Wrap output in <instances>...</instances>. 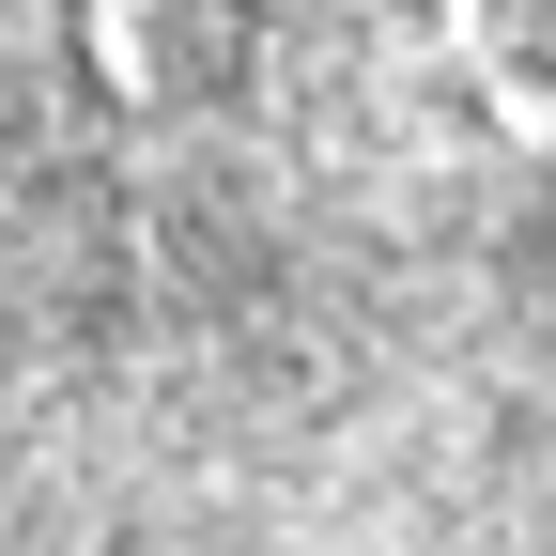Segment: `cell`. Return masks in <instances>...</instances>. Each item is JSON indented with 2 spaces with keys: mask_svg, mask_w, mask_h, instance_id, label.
<instances>
[{
  "mask_svg": "<svg viewBox=\"0 0 556 556\" xmlns=\"http://www.w3.org/2000/svg\"><path fill=\"white\" fill-rule=\"evenodd\" d=\"M217 62H294L340 124V155L556 186V0H309L294 31L263 16Z\"/></svg>",
  "mask_w": 556,
  "mask_h": 556,
  "instance_id": "cell-1",
  "label": "cell"
}]
</instances>
